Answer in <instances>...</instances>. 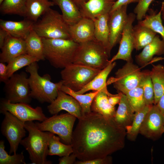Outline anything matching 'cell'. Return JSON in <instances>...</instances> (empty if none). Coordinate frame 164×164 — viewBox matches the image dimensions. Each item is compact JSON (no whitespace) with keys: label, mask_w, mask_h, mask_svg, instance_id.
I'll return each instance as SVG.
<instances>
[{"label":"cell","mask_w":164,"mask_h":164,"mask_svg":"<svg viewBox=\"0 0 164 164\" xmlns=\"http://www.w3.org/2000/svg\"><path fill=\"white\" fill-rule=\"evenodd\" d=\"M57 5L63 19L69 26L74 24L83 17L74 0H49Z\"/></svg>","instance_id":"24"},{"label":"cell","mask_w":164,"mask_h":164,"mask_svg":"<svg viewBox=\"0 0 164 164\" xmlns=\"http://www.w3.org/2000/svg\"><path fill=\"white\" fill-rule=\"evenodd\" d=\"M152 66L150 74L154 89V104H156L164 93V66L161 64Z\"/></svg>","instance_id":"30"},{"label":"cell","mask_w":164,"mask_h":164,"mask_svg":"<svg viewBox=\"0 0 164 164\" xmlns=\"http://www.w3.org/2000/svg\"><path fill=\"white\" fill-rule=\"evenodd\" d=\"M27 0H4L0 4V11L4 14L25 16Z\"/></svg>","instance_id":"33"},{"label":"cell","mask_w":164,"mask_h":164,"mask_svg":"<svg viewBox=\"0 0 164 164\" xmlns=\"http://www.w3.org/2000/svg\"><path fill=\"white\" fill-rule=\"evenodd\" d=\"M34 22L26 18L19 21L0 20V27L12 36L25 39L33 29Z\"/></svg>","instance_id":"21"},{"label":"cell","mask_w":164,"mask_h":164,"mask_svg":"<svg viewBox=\"0 0 164 164\" xmlns=\"http://www.w3.org/2000/svg\"><path fill=\"white\" fill-rule=\"evenodd\" d=\"M108 102L111 105L115 106L117 104H119L120 100V96L118 93L114 96L108 97Z\"/></svg>","instance_id":"45"},{"label":"cell","mask_w":164,"mask_h":164,"mask_svg":"<svg viewBox=\"0 0 164 164\" xmlns=\"http://www.w3.org/2000/svg\"><path fill=\"white\" fill-rule=\"evenodd\" d=\"M127 6L128 5H123L109 13L108 25L111 50L120 42L128 19Z\"/></svg>","instance_id":"14"},{"label":"cell","mask_w":164,"mask_h":164,"mask_svg":"<svg viewBox=\"0 0 164 164\" xmlns=\"http://www.w3.org/2000/svg\"><path fill=\"white\" fill-rule=\"evenodd\" d=\"M143 71V74L139 86L143 89L145 105H153L154 102V91L150 76V70H147Z\"/></svg>","instance_id":"37"},{"label":"cell","mask_w":164,"mask_h":164,"mask_svg":"<svg viewBox=\"0 0 164 164\" xmlns=\"http://www.w3.org/2000/svg\"><path fill=\"white\" fill-rule=\"evenodd\" d=\"M143 73V70L133 62H126L116 71L114 77L109 78L107 84H112L118 92L125 94L139 86Z\"/></svg>","instance_id":"9"},{"label":"cell","mask_w":164,"mask_h":164,"mask_svg":"<svg viewBox=\"0 0 164 164\" xmlns=\"http://www.w3.org/2000/svg\"><path fill=\"white\" fill-rule=\"evenodd\" d=\"M78 120L71 145L80 161L104 158L124 148L126 130L114 118L91 111Z\"/></svg>","instance_id":"1"},{"label":"cell","mask_w":164,"mask_h":164,"mask_svg":"<svg viewBox=\"0 0 164 164\" xmlns=\"http://www.w3.org/2000/svg\"><path fill=\"white\" fill-rule=\"evenodd\" d=\"M162 132H163V133H164V124L163 128V129Z\"/></svg>","instance_id":"50"},{"label":"cell","mask_w":164,"mask_h":164,"mask_svg":"<svg viewBox=\"0 0 164 164\" xmlns=\"http://www.w3.org/2000/svg\"><path fill=\"white\" fill-rule=\"evenodd\" d=\"M4 0H0V4Z\"/></svg>","instance_id":"51"},{"label":"cell","mask_w":164,"mask_h":164,"mask_svg":"<svg viewBox=\"0 0 164 164\" xmlns=\"http://www.w3.org/2000/svg\"><path fill=\"white\" fill-rule=\"evenodd\" d=\"M101 70L86 66L72 63L60 72L63 85L74 91L82 89Z\"/></svg>","instance_id":"7"},{"label":"cell","mask_w":164,"mask_h":164,"mask_svg":"<svg viewBox=\"0 0 164 164\" xmlns=\"http://www.w3.org/2000/svg\"><path fill=\"white\" fill-rule=\"evenodd\" d=\"M39 66L37 62L32 63L26 68V71L29 74L28 77L32 98L41 103H51L57 97L58 91L63 85L61 80L56 83L51 81L50 75L48 74L43 76L38 73Z\"/></svg>","instance_id":"3"},{"label":"cell","mask_w":164,"mask_h":164,"mask_svg":"<svg viewBox=\"0 0 164 164\" xmlns=\"http://www.w3.org/2000/svg\"><path fill=\"white\" fill-rule=\"evenodd\" d=\"M164 54V41L156 35L150 43L145 46L141 52L135 56L137 63L141 67L147 64L155 55L160 56Z\"/></svg>","instance_id":"22"},{"label":"cell","mask_w":164,"mask_h":164,"mask_svg":"<svg viewBox=\"0 0 164 164\" xmlns=\"http://www.w3.org/2000/svg\"><path fill=\"white\" fill-rule=\"evenodd\" d=\"M42 39L44 57L52 66L63 69L73 63L79 43L71 39Z\"/></svg>","instance_id":"4"},{"label":"cell","mask_w":164,"mask_h":164,"mask_svg":"<svg viewBox=\"0 0 164 164\" xmlns=\"http://www.w3.org/2000/svg\"><path fill=\"white\" fill-rule=\"evenodd\" d=\"M118 93L120 96V100L114 119L118 125L125 128L132 123L135 112L129 103L125 95L121 92Z\"/></svg>","instance_id":"25"},{"label":"cell","mask_w":164,"mask_h":164,"mask_svg":"<svg viewBox=\"0 0 164 164\" xmlns=\"http://www.w3.org/2000/svg\"><path fill=\"white\" fill-rule=\"evenodd\" d=\"M156 105L162 114L164 115V93L160 98Z\"/></svg>","instance_id":"47"},{"label":"cell","mask_w":164,"mask_h":164,"mask_svg":"<svg viewBox=\"0 0 164 164\" xmlns=\"http://www.w3.org/2000/svg\"><path fill=\"white\" fill-rule=\"evenodd\" d=\"M157 33L151 29L138 24L133 26L132 36L134 48L138 51L152 41Z\"/></svg>","instance_id":"26"},{"label":"cell","mask_w":164,"mask_h":164,"mask_svg":"<svg viewBox=\"0 0 164 164\" xmlns=\"http://www.w3.org/2000/svg\"><path fill=\"white\" fill-rule=\"evenodd\" d=\"M24 127L28 132V136L22 139L20 144L27 150L32 164H51L47 160L49 141L54 134L49 132H43L39 129L32 121L24 122Z\"/></svg>","instance_id":"2"},{"label":"cell","mask_w":164,"mask_h":164,"mask_svg":"<svg viewBox=\"0 0 164 164\" xmlns=\"http://www.w3.org/2000/svg\"><path fill=\"white\" fill-rule=\"evenodd\" d=\"M71 39L78 43L96 40L92 19L83 17L76 23L69 26Z\"/></svg>","instance_id":"17"},{"label":"cell","mask_w":164,"mask_h":164,"mask_svg":"<svg viewBox=\"0 0 164 164\" xmlns=\"http://www.w3.org/2000/svg\"><path fill=\"white\" fill-rule=\"evenodd\" d=\"M38 61L37 58L27 53L16 57L8 63L7 66L8 77L9 78L15 72L22 67Z\"/></svg>","instance_id":"36"},{"label":"cell","mask_w":164,"mask_h":164,"mask_svg":"<svg viewBox=\"0 0 164 164\" xmlns=\"http://www.w3.org/2000/svg\"><path fill=\"white\" fill-rule=\"evenodd\" d=\"M105 48L96 40L79 43L73 63L102 70L109 63Z\"/></svg>","instance_id":"6"},{"label":"cell","mask_w":164,"mask_h":164,"mask_svg":"<svg viewBox=\"0 0 164 164\" xmlns=\"http://www.w3.org/2000/svg\"><path fill=\"white\" fill-rule=\"evenodd\" d=\"M33 29L42 38L71 39L69 26L62 14L51 8L34 22Z\"/></svg>","instance_id":"5"},{"label":"cell","mask_w":164,"mask_h":164,"mask_svg":"<svg viewBox=\"0 0 164 164\" xmlns=\"http://www.w3.org/2000/svg\"><path fill=\"white\" fill-rule=\"evenodd\" d=\"M1 49L0 62L8 63L16 57L27 53L25 40L13 37L9 33Z\"/></svg>","instance_id":"19"},{"label":"cell","mask_w":164,"mask_h":164,"mask_svg":"<svg viewBox=\"0 0 164 164\" xmlns=\"http://www.w3.org/2000/svg\"><path fill=\"white\" fill-rule=\"evenodd\" d=\"M130 106L135 112L143 108L145 105L142 87L139 86L125 94Z\"/></svg>","instance_id":"38"},{"label":"cell","mask_w":164,"mask_h":164,"mask_svg":"<svg viewBox=\"0 0 164 164\" xmlns=\"http://www.w3.org/2000/svg\"><path fill=\"white\" fill-rule=\"evenodd\" d=\"M117 0H88L79 7L82 17L94 20L101 15L108 14Z\"/></svg>","instance_id":"18"},{"label":"cell","mask_w":164,"mask_h":164,"mask_svg":"<svg viewBox=\"0 0 164 164\" xmlns=\"http://www.w3.org/2000/svg\"><path fill=\"white\" fill-rule=\"evenodd\" d=\"M27 54L39 60H44L43 44L42 38L33 29L25 39Z\"/></svg>","instance_id":"29"},{"label":"cell","mask_w":164,"mask_h":164,"mask_svg":"<svg viewBox=\"0 0 164 164\" xmlns=\"http://www.w3.org/2000/svg\"><path fill=\"white\" fill-rule=\"evenodd\" d=\"M54 3L49 0H27L25 17L35 22Z\"/></svg>","instance_id":"27"},{"label":"cell","mask_w":164,"mask_h":164,"mask_svg":"<svg viewBox=\"0 0 164 164\" xmlns=\"http://www.w3.org/2000/svg\"><path fill=\"white\" fill-rule=\"evenodd\" d=\"M5 84L6 99L15 103H29L32 100L28 77L24 72L13 74Z\"/></svg>","instance_id":"10"},{"label":"cell","mask_w":164,"mask_h":164,"mask_svg":"<svg viewBox=\"0 0 164 164\" xmlns=\"http://www.w3.org/2000/svg\"><path fill=\"white\" fill-rule=\"evenodd\" d=\"M116 65L115 61L110 63L82 89L74 92L76 93L81 94L90 91H102L105 93L108 97L114 95L115 94L110 93L108 90L107 80L108 75Z\"/></svg>","instance_id":"20"},{"label":"cell","mask_w":164,"mask_h":164,"mask_svg":"<svg viewBox=\"0 0 164 164\" xmlns=\"http://www.w3.org/2000/svg\"><path fill=\"white\" fill-rule=\"evenodd\" d=\"M76 118L68 112L53 115L41 122L35 124L40 131L56 134L63 143L71 145L73 129Z\"/></svg>","instance_id":"8"},{"label":"cell","mask_w":164,"mask_h":164,"mask_svg":"<svg viewBox=\"0 0 164 164\" xmlns=\"http://www.w3.org/2000/svg\"><path fill=\"white\" fill-rule=\"evenodd\" d=\"M109 13L99 16L94 20L95 39L101 43L110 56L109 31L108 25Z\"/></svg>","instance_id":"23"},{"label":"cell","mask_w":164,"mask_h":164,"mask_svg":"<svg viewBox=\"0 0 164 164\" xmlns=\"http://www.w3.org/2000/svg\"><path fill=\"white\" fill-rule=\"evenodd\" d=\"M153 0H139L135 8L134 12L136 14V18L138 21L142 20L146 16V12Z\"/></svg>","instance_id":"40"},{"label":"cell","mask_w":164,"mask_h":164,"mask_svg":"<svg viewBox=\"0 0 164 164\" xmlns=\"http://www.w3.org/2000/svg\"><path fill=\"white\" fill-rule=\"evenodd\" d=\"M164 124V115L156 104H153L145 116L139 133L148 138L155 140L163 134Z\"/></svg>","instance_id":"13"},{"label":"cell","mask_w":164,"mask_h":164,"mask_svg":"<svg viewBox=\"0 0 164 164\" xmlns=\"http://www.w3.org/2000/svg\"><path fill=\"white\" fill-rule=\"evenodd\" d=\"M108 97L104 92L99 91L92 102L91 111L106 117L114 118L116 113L115 106L109 104Z\"/></svg>","instance_id":"28"},{"label":"cell","mask_w":164,"mask_h":164,"mask_svg":"<svg viewBox=\"0 0 164 164\" xmlns=\"http://www.w3.org/2000/svg\"><path fill=\"white\" fill-rule=\"evenodd\" d=\"M138 24L148 27L159 33L164 41V26L162 23L161 10L157 13L152 11L149 15H146L144 19L138 21Z\"/></svg>","instance_id":"35"},{"label":"cell","mask_w":164,"mask_h":164,"mask_svg":"<svg viewBox=\"0 0 164 164\" xmlns=\"http://www.w3.org/2000/svg\"><path fill=\"white\" fill-rule=\"evenodd\" d=\"M112 158L109 155L102 158H98L87 161H76V164H110L112 163Z\"/></svg>","instance_id":"41"},{"label":"cell","mask_w":164,"mask_h":164,"mask_svg":"<svg viewBox=\"0 0 164 164\" xmlns=\"http://www.w3.org/2000/svg\"><path fill=\"white\" fill-rule=\"evenodd\" d=\"M2 113L5 117L1 124V132L9 144V154L16 153L19 145L26 135L24 123L8 111Z\"/></svg>","instance_id":"11"},{"label":"cell","mask_w":164,"mask_h":164,"mask_svg":"<svg viewBox=\"0 0 164 164\" xmlns=\"http://www.w3.org/2000/svg\"><path fill=\"white\" fill-rule=\"evenodd\" d=\"M77 157L73 153L69 155L63 156L59 159L60 164H73L75 162Z\"/></svg>","instance_id":"43"},{"label":"cell","mask_w":164,"mask_h":164,"mask_svg":"<svg viewBox=\"0 0 164 164\" xmlns=\"http://www.w3.org/2000/svg\"><path fill=\"white\" fill-rule=\"evenodd\" d=\"M4 141H0V164H25L23 152L12 155L9 154L5 150Z\"/></svg>","instance_id":"39"},{"label":"cell","mask_w":164,"mask_h":164,"mask_svg":"<svg viewBox=\"0 0 164 164\" xmlns=\"http://www.w3.org/2000/svg\"><path fill=\"white\" fill-rule=\"evenodd\" d=\"M78 7L83 3L87 2L88 0H74Z\"/></svg>","instance_id":"48"},{"label":"cell","mask_w":164,"mask_h":164,"mask_svg":"<svg viewBox=\"0 0 164 164\" xmlns=\"http://www.w3.org/2000/svg\"><path fill=\"white\" fill-rule=\"evenodd\" d=\"M55 134L51 137L49 143L48 155H56L60 157L69 155L73 153L71 145L63 144L59 136Z\"/></svg>","instance_id":"34"},{"label":"cell","mask_w":164,"mask_h":164,"mask_svg":"<svg viewBox=\"0 0 164 164\" xmlns=\"http://www.w3.org/2000/svg\"><path fill=\"white\" fill-rule=\"evenodd\" d=\"M161 10L162 19L164 20V2L162 3Z\"/></svg>","instance_id":"49"},{"label":"cell","mask_w":164,"mask_h":164,"mask_svg":"<svg viewBox=\"0 0 164 164\" xmlns=\"http://www.w3.org/2000/svg\"><path fill=\"white\" fill-rule=\"evenodd\" d=\"M136 18V16L134 13H130L128 15L127 20L119 43L118 51L110 60V63L118 60H125L126 62H133L132 52L134 48L132 36V24Z\"/></svg>","instance_id":"15"},{"label":"cell","mask_w":164,"mask_h":164,"mask_svg":"<svg viewBox=\"0 0 164 164\" xmlns=\"http://www.w3.org/2000/svg\"><path fill=\"white\" fill-rule=\"evenodd\" d=\"M49 112L53 115L57 114L61 110H65L78 119L82 116L80 105L74 97L59 90L56 99L48 106Z\"/></svg>","instance_id":"16"},{"label":"cell","mask_w":164,"mask_h":164,"mask_svg":"<svg viewBox=\"0 0 164 164\" xmlns=\"http://www.w3.org/2000/svg\"><path fill=\"white\" fill-rule=\"evenodd\" d=\"M153 105H146L140 110L135 112L132 123L125 128L126 135L128 140L132 141L135 140L139 133L140 129L145 116Z\"/></svg>","instance_id":"31"},{"label":"cell","mask_w":164,"mask_h":164,"mask_svg":"<svg viewBox=\"0 0 164 164\" xmlns=\"http://www.w3.org/2000/svg\"><path fill=\"white\" fill-rule=\"evenodd\" d=\"M8 33L5 30L0 28V48L3 46Z\"/></svg>","instance_id":"46"},{"label":"cell","mask_w":164,"mask_h":164,"mask_svg":"<svg viewBox=\"0 0 164 164\" xmlns=\"http://www.w3.org/2000/svg\"><path fill=\"white\" fill-rule=\"evenodd\" d=\"M9 78L7 76V66L5 63H0V81L5 83L7 82Z\"/></svg>","instance_id":"42"},{"label":"cell","mask_w":164,"mask_h":164,"mask_svg":"<svg viewBox=\"0 0 164 164\" xmlns=\"http://www.w3.org/2000/svg\"><path fill=\"white\" fill-rule=\"evenodd\" d=\"M5 111L10 112L24 123L35 120L42 122L47 118L40 107L34 108L28 104L12 103L6 99L2 100L0 102V112Z\"/></svg>","instance_id":"12"},{"label":"cell","mask_w":164,"mask_h":164,"mask_svg":"<svg viewBox=\"0 0 164 164\" xmlns=\"http://www.w3.org/2000/svg\"><path fill=\"white\" fill-rule=\"evenodd\" d=\"M71 95L79 102L82 109V115L91 112L92 102L98 91H94L85 94H78L70 89L63 85L60 90ZM82 115V116H83Z\"/></svg>","instance_id":"32"},{"label":"cell","mask_w":164,"mask_h":164,"mask_svg":"<svg viewBox=\"0 0 164 164\" xmlns=\"http://www.w3.org/2000/svg\"><path fill=\"white\" fill-rule=\"evenodd\" d=\"M139 0H117L113 5L110 12L113 11L121 7L135 2H138Z\"/></svg>","instance_id":"44"}]
</instances>
